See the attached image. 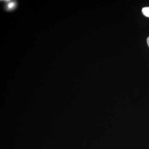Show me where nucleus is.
<instances>
[{
  "label": "nucleus",
  "instance_id": "obj_1",
  "mask_svg": "<svg viewBox=\"0 0 149 149\" xmlns=\"http://www.w3.org/2000/svg\"><path fill=\"white\" fill-rule=\"evenodd\" d=\"M4 3V9L7 11H13L17 7V2L15 1H5Z\"/></svg>",
  "mask_w": 149,
  "mask_h": 149
},
{
  "label": "nucleus",
  "instance_id": "obj_2",
  "mask_svg": "<svg viewBox=\"0 0 149 149\" xmlns=\"http://www.w3.org/2000/svg\"><path fill=\"white\" fill-rule=\"evenodd\" d=\"M142 12L145 16L149 17V7H145L142 9Z\"/></svg>",
  "mask_w": 149,
  "mask_h": 149
},
{
  "label": "nucleus",
  "instance_id": "obj_3",
  "mask_svg": "<svg viewBox=\"0 0 149 149\" xmlns=\"http://www.w3.org/2000/svg\"><path fill=\"white\" fill-rule=\"evenodd\" d=\"M147 43H148V46L149 47V37L147 39Z\"/></svg>",
  "mask_w": 149,
  "mask_h": 149
}]
</instances>
